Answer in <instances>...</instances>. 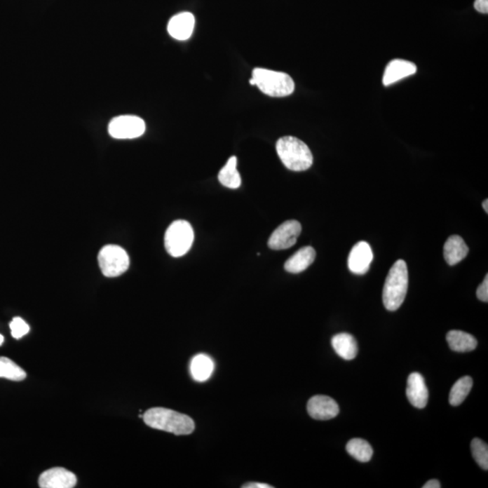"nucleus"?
Listing matches in <instances>:
<instances>
[{
	"instance_id": "nucleus-1",
	"label": "nucleus",
	"mask_w": 488,
	"mask_h": 488,
	"mask_svg": "<svg viewBox=\"0 0 488 488\" xmlns=\"http://www.w3.org/2000/svg\"><path fill=\"white\" fill-rule=\"evenodd\" d=\"M142 419L149 427L175 435H189L195 431V422L189 416L170 409H149Z\"/></svg>"
},
{
	"instance_id": "nucleus-2",
	"label": "nucleus",
	"mask_w": 488,
	"mask_h": 488,
	"mask_svg": "<svg viewBox=\"0 0 488 488\" xmlns=\"http://www.w3.org/2000/svg\"><path fill=\"white\" fill-rule=\"evenodd\" d=\"M408 268L403 259H399L391 268L383 290V302L387 311H395L402 306L408 290Z\"/></svg>"
},
{
	"instance_id": "nucleus-3",
	"label": "nucleus",
	"mask_w": 488,
	"mask_h": 488,
	"mask_svg": "<svg viewBox=\"0 0 488 488\" xmlns=\"http://www.w3.org/2000/svg\"><path fill=\"white\" fill-rule=\"evenodd\" d=\"M276 150L280 161L290 170H308L313 164L311 150L295 137H280L277 142Z\"/></svg>"
},
{
	"instance_id": "nucleus-4",
	"label": "nucleus",
	"mask_w": 488,
	"mask_h": 488,
	"mask_svg": "<svg viewBox=\"0 0 488 488\" xmlns=\"http://www.w3.org/2000/svg\"><path fill=\"white\" fill-rule=\"evenodd\" d=\"M250 83L271 97L289 96L295 90V83L289 74L264 68H255L252 71Z\"/></svg>"
},
{
	"instance_id": "nucleus-5",
	"label": "nucleus",
	"mask_w": 488,
	"mask_h": 488,
	"mask_svg": "<svg viewBox=\"0 0 488 488\" xmlns=\"http://www.w3.org/2000/svg\"><path fill=\"white\" fill-rule=\"evenodd\" d=\"M195 240V233L189 222H173L165 233V250L172 257H182L189 252Z\"/></svg>"
},
{
	"instance_id": "nucleus-6",
	"label": "nucleus",
	"mask_w": 488,
	"mask_h": 488,
	"mask_svg": "<svg viewBox=\"0 0 488 488\" xmlns=\"http://www.w3.org/2000/svg\"><path fill=\"white\" fill-rule=\"evenodd\" d=\"M100 268L105 277L121 276L130 267L129 255L121 246L109 244L100 251L98 255Z\"/></svg>"
},
{
	"instance_id": "nucleus-7",
	"label": "nucleus",
	"mask_w": 488,
	"mask_h": 488,
	"mask_svg": "<svg viewBox=\"0 0 488 488\" xmlns=\"http://www.w3.org/2000/svg\"><path fill=\"white\" fill-rule=\"evenodd\" d=\"M109 135L117 140H131L142 136L145 122L137 116L124 115L112 118L108 128Z\"/></svg>"
},
{
	"instance_id": "nucleus-8",
	"label": "nucleus",
	"mask_w": 488,
	"mask_h": 488,
	"mask_svg": "<svg viewBox=\"0 0 488 488\" xmlns=\"http://www.w3.org/2000/svg\"><path fill=\"white\" fill-rule=\"evenodd\" d=\"M301 230V224L298 221L285 222L271 234L268 246L274 251L289 249L297 243Z\"/></svg>"
},
{
	"instance_id": "nucleus-9",
	"label": "nucleus",
	"mask_w": 488,
	"mask_h": 488,
	"mask_svg": "<svg viewBox=\"0 0 488 488\" xmlns=\"http://www.w3.org/2000/svg\"><path fill=\"white\" fill-rule=\"evenodd\" d=\"M306 409L311 417L319 421L331 420L339 414V406L336 400L325 395L313 396Z\"/></svg>"
},
{
	"instance_id": "nucleus-10",
	"label": "nucleus",
	"mask_w": 488,
	"mask_h": 488,
	"mask_svg": "<svg viewBox=\"0 0 488 488\" xmlns=\"http://www.w3.org/2000/svg\"><path fill=\"white\" fill-rule=\"evenodd\" d=\"M39 484L42 488H72L76 486L77 477L67 469L54 468L41 474Z\"/></svg>"
},
{
	"instance_id": "nucleus-11",
	"label": "nucleus",
	"mask_w": 488,
	"mask_h": 488,
	"mask_svg": "<svg viewBox=\"0 0 488 488\" xmlns=\"http://www.w3.org/2000/svg\"><path fill=\"white\" fill-rule=\"evenodd\" d=\"M374 255L371 246L366 242L355 244L348 256V268L353 273L364 275L370 269Z\"/></svg>"
},
{
	"instance_id": "nucleus-12",
	"label": "nucleus",
	"mask_w": 488,
	"mask_h": 488,
	"mask_svg": "<svg viewBox=\"0 0 488 488\" xmlns=\"http://www.w3.org/2000/svg\"><path fill=\"white\" fill-rule=\"evenodd\" d=\"M406 394L412 406L418 409H423L426 407L428 398V388L421 374H409L407 381Z\"/></svg>"
},
{
	"instance_id": "nucleus-13",
	"label": "nucleus",
	"mask_w": 488,
	"mask_h": 488,
	"mask_svg": "<svg viewBox=\"0 0 488 488\" xmlns=\"http://www.w3.org/2000/svg\"><path fill=\"white\" fill-rule=\"evenodd\" d=\"M195 22V17L189 12H183L174 15L168 23V33L175 39L187 40L192 36Z\"/></svg>"
},
{
	"instance_id": "nucleus-14",
	"label": "nucleus",
	"mask_w": 488,
	"mask_h": 488,
	"mask_svg": "<svg viewBox=\"0 0 488 488\" xmlns=\"http://www.w3.org/2000/svg\"><path fill=\"white\" fill-rule=\"evenodd\" d=\"M417 72V67L414 62L396 59L388 64L383 77L384 86H392L396 81L414 75Z\"/></svg>"
},
{
	"instance_id": "nucleus-15",
	"label": "nucleus",
	"mask_w": 488,
	"mask_h": 488,
	"mask_svg": "<svg viewBox=\"0 0 488 488\" xmlns=\"http://www.w3.org/2000/svg\"><path fill=\"white\" fill-rule=\"evenodd\" d=\"M443 251L447 264L454 266L467 257L469 249L461 236H452L444 244Z\"/></svg>"
},
{
	"instance_id": "nucleus-16",
	"label": "nucleus",
	"mask_w": 488,
	"mask_h": 488,
	"mask_svg": "<svg viewBox=\"0 0 488 488\" xmlns=\"http://www.w3.org/2000/svg\"><path fill=\"white\" fill-rule=\"evenodd\" d=\"M315 259V249L311 246H306L287 259L284 268L290 273H300L306 270L314 262Z\"/></svg>"
},
{
	"instance_id": "nucleus-17",
	"label": "nucleus",
	"mask_w": 488,
	"mask_h": 488,
	"mask_svg": "<svg viewBox=\"0 0 488 488\" xmlns=\"http://www.w3.org/2000/svg\"><path fill=\"white\" fill-rule=\"evenodd\" d=\"M215 370V362L210 356L199 353L194 356L190 362V374L193 379L198 383H203L210 379Z\"/></svg>"
},
{
	"instance_id": "nucleus-18",
	"label": "nucleus",
	"mask_w": 488,
	"mask_h": 488,
	"mask_svg": "<svg viewBox=\"0 0 488 488\" xmlns=\"http://www.w3.org/2000/svg\"><path fill=\"white\" fill-rule=\"evenodd\" d=\"M334 351L341 358L347 360L355 359L358 352V343L355 337L348 333H340L333 337L331 340Z\"/></svg>"
},
{
	"instance_id": "nucleus-19",
	"label": "nucleus",
	"mask_w": 488,
	"mask_h": 488,
	"mask_svg": "<svg viewBox=\"0 0 488 488\" xmlns=\"http://www.w3.org/2000/svg\"><path fill=\"white\" fill-rule=\"evenodd\" d=\"M447 342L455 352L473 351L477 346V340L472 334L461 330H452L447 334Z\"/></svg>"
},
{
	"instance_id": "nucleus-20",
	"label": "nucleus",
	"mask_w": 488,
	"mask_h": 488,
	"mask_svg": "<svg viewBox=\"0 0 488 488\" xmlns=\"http://www.w3.org/2000/svg\"><path fill=\"white\" fill-rule=\"evenodd\" d=\"M218 179L223 186L231 189H239L242 184L239 172L237 170V158L231 156L224 167L219 172Z\"/></svg>"
},
{
	"instance_id": "nucleus-21",
	"label": "nucleus",
	"mask_w": 488,
	"mask_h": 488,
	"mask_svg": "<svg viewBox=\"0 0 488 488\" xmlns=\"http://www.w3.org/2000/svg\"><path fill=\"white\" fill-rule=\"evenodd\" d=\"M346 452L356 461L365 463L371 461L374 454L373 447L367 441L362 439H353L346 444Z\"/></svg>"
},
{
	"instance_id": "nucleus-22",
	"label": "nucleus",
	"mask_w": 488,
	"mask_h": 488,
	"mask_svg": "<svg viewBox=\"0 0 488 488\" xmlns=\"http://www.w3.org/2000/svg\"><path fill=\"white\" fill-rule=\"evenodd\" d=\"M473 386V380L469 377H463L454 384L449 393V403L452 406L461 405L467 398Z\"/></svg>"
},
{
	"instance_id": "nucleus-23",
	"label": "nucleus",
	"mask_w": 488,
	"mask_h": 488,
	"mask_svg": "<svg viewBox=\"0 0 488 488\" xmlns=\"http://www.w3.org/2000/svg\"><path fill=\"white\" fill-rule=\"evenodd\" d=\"M0 378L20 381L26 379L27 373L8 358H0Z\"/></svg>"
},
{
	"instance_id": "nucleus-24",
	"label": "nucleus",
	"mask_w": 488,
	"mask_h": 488,
	"mask_svg": "<svg viewBox=\"0 0 488 488\" xmlns=\"http://www.w3.org/2000/svg\"><path fill=\"white\" fill-rule=\"evenodd\" d=\"M472 455L475 462L484 470L488 469V447L480 439H474L471 442Z\"/></svg>"
},
{
	"instance_id": "nucleus-25",
	"label": "nucleus",
	"mask_w": 488,
	"mask_h": 488,
	"mask_svg": "<svg viewBox=\"0 0 488 488\" xmlns=\"http://www.w3.org/2000/svg\"><path fill=\"white\" fill-rule=\"evenodd\" d=\"M11 327L12 337L15 339H20L22 337L26 336V334L29 332L30 327L29 325L27 324V322L20 317L14 318L13 320L9 324Z\"/></svg>"
},
{
	"instance_id": "nucleus-26",
	"label": "nucleus",
	"mask_w": 488,
	"mask_h": 488,
	"mask_svg": "<svg viewBox=\"0 0 488 488\" xmlns=\"http://www.w3.org/2000/svg\"><path fill=\"white\" fill-rule=\"evenodd\" d=\"M477 297L478 299L481 300V301H488V275H487L486 278H484V280L483 283L480 284V286L477 287Z\"/></svg>"
},
{
	"instance_id": "nucleus-27",
	"label": "nucleus",
	"mask_w": 488,
	"mask_h": 488,
	"mask_svg": "<svg viewBox=\"0 0 488 488\" xmlns=\"http://www.w3.org/2000/svg\"><path fill=\"white\" fill-rule=\"evenodd\" d=\"M475 11L480 12L482 14L488 13V0H475L474 3Z\"/></svg>"
},
{
	"instance_id": "nucleus-28",
	"label": "nucleus",
	"mask_w": 488,
	"mask_h": 488,
	"mask_svg": "<svg viewBox=\"0 0 488 488\" xmlns=\"http://www.w3.org/2000/svg\"><path fill=\"white\" fill-rule=\"evenodd\" d=\"M243 488H272L271 486H269L268 484L262 483H248L243 484L242 487Z\"/></svg>"
},
{
	"instance_id": "nucleus-29",
	"label": "nucleus",
	"mask_w": 488,
	"mask_h": 488,
	"mask_svg": "<svg viewBox=\"0 0 488 488\" xmlns=\"http://www.w3.org/2000/svg\"><path fill=\"white\" fill-rule=\"evenodd\" d=\"M423 488H440L441 484L439 480H431L428 481L426 484H424Z\"/></svg>"
},
{
	"instance_id": "nucleus-30",
	"label": "nucleus",
	"mask_w": 488,
	"mask_h": 488,
	"mask_svg": "<svg viewBox=\"0 0 488 488\" xmlns=\"http://www.w3.org/2000/svg\"><path fill=\"white\" fill-rule=\"evenodd\" d=\"M482 205H483V209H484V212H488V200L487 199L484 200L483 203H482Z\"/></svg>"
},
{
	"instance_id": "nucleus-31",
	"label": "nucleus",
	"mask_w": 488,
	"mask_h": 488,
	"mask_svg": "<svg viewBox=\"0 0 488 488\" xmlns=\"http://www.w3.org/2000/svg\"><path fill=\"white\" fill-rule=\"evenodd\" d=\"M3 343H4V337L0 334V346L3 345Z\"/></svg>"
}]
</instances>
